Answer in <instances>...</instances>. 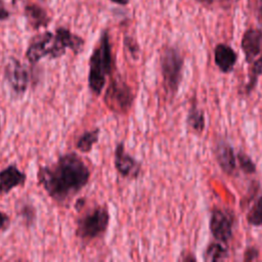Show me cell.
Wrapping results in <instances>:
<instances>
[{"label":"cell","instance_id":"cell-1","mask_svg":"<svg viewBox=\"0 0 262 262\" xmlns=\"http://www.w3.org/2000/svg\"><path fill=\"white\" fill-rule=\"evenodd\" d=\"M91 172L84 160L76 152H67L37 173L39 185L56 203L71 201L89 182Z\"/></svg>","mask_w":262,"mask_h":262},{"label":"cell","instance_id":"cell-2","mask_svg":"<svg viewBox=\"0 0 262 262\" xmlns=\"http://www.w3.org/2000/svg\"><path fill=\"white\" fill-rule=\"evenodd\" d=\"M114 69L115 59L110 37L107 32L104 31L89 58L88 87L94 95L99 96L101 94L106 79L113 74Z\"/></svg>","mask_w":262,"mask_h":262},{"label":"cell","instance_id":"cell-3","mask_svg":"<svg viewBox=\"0 0 262 262\" xmlns=\"http://www.w3.org/2000/svg\"><path fill=\"white\" fill-rule=\"evenodd\" d=\"M184 58L174 46L165 47L160 55V70L167 93L174 97L179 90L183 78Z\"/></svg>","mask_w":262,"mask_h":262},{"label":"cell","instance_id":"cell-4","mask_svg":"<svg viewBox=\"0 0 262 262\" xmlns=\"http://www.w3.org/2000/svg\"><path fill=\"white\" fill-rule=\"evenodd\" d=\"M110 212L105 206H97L77 220L76 235L83 242L102 236L110 224Z\"/></svg>","mask_w":262,"mask_h":262},{"label":"cell","instance_id":"cell-5","mask_svg":"<svg viewBox=\"0 0 262 262\" xmlns=\"http://www.w3.org/2000/svg\"><path fill=\"white\" fill-rule=\"evenodd\" d=\"M103 100L105 105L116 114H126L134 102L132 88L120 77L113 78L106 87Z\"/></svg>","mask_w":262,"mask_h":262},{"label":"cell","instance_id":"cell-6","mask_svg":"<svg viewBox=\"0 0 262 262\" xmlns=\"http://www.w3.org/2000/svg\"><path fill=\"white\" fill-rule=\"evenodd\" d=\"M235 218L232 211L224 208H214L210 214L209 229L213 237L223 244H227L232 235Z\"/></svg>","mask_w":262,"mask_h":262},{"label":"cell","instance_id":"cell-7","mask_svg":"<svg viewBox=\"0 0 262 262\" xmlns=\"http://www.w3.org/2000/svg\"><path fill=\"white\" fill-rule=\"evenodd\" d=\"M84 44L85 41L80 36L73 34L66 28H58L54 34L49 56L50 58L61 57L64 55L68 48L71 49L75 54H79L82 52Z\"/></svg>","mask_w":262,"mask_h":262},{"label":"cell","instance_id":"cell-8","mask_svg":"<svg viewBox=\"0 0 262 262\" xmlns=\"http://www.w3.org/2000/svg\"><path fill=\"white\" fill-rule=\"evenodd\" d=\"M4 79L17 96H23L28 90L29 72L15 57H10L7 61L4 68Z\"/></svg>","mask_w":262,"mask_h":262},{"label":"cell","instance_id":"cell-9","mask_svg":"<svg viewBox=\"0 0 262 262\" xmlns=\"http://www.w3.org/2000/svg\"><path fill=\"white\" fill-rule=\"evenodd\" d=\"M114 165L117 172L124 178L136 179L141 173V163L125 150L123 141L116 146Z\"/></svg>","mask_w":262,"mask_h":262},{"label":"cell","instance_id":"cell-10","mask_svg":"<svg viewBox=\"0 0 262 262\" xmlns=\"http://www.w3.org/2000/svg\"><path fill=\"white\" fill-rule=\"evenodd\" d=\"M213 154L219 168L224 174L228 176L235 175L237 170L236 155L232 145L228 141L219 139L213 147Z\"/></svg>","mask_w":262,"mask_h":262},{"label":"cell","instance_id":"cell-11","mask_svg":"<svg viewBox=\"0 0 262 262\" xmlns=\"http://www.w3.org/2000/svg\"><path fill=\"white\" fill-rule=\"evenodd\" d=\"M54 35L51 32H45L41 35L36 36L28 46L26 51V58L35 64L40 61L43 57L49 56Z\"/></svg>","mask_w":262,"mask_h":262},{"label":"cell","instance_id":"cell-12","mask_svg":"<svg viewBox=\"0 0 262 262\" xmlns=\"http://www.w3.org/2000/svg\"><path fill=\"white\" fill-rule=\"evenodd\" d=\"M241 47L247 63H252L262 51V32L258 29H248L243 35Z\"/></svg>","mask_w":262,"mask_h":262},{"label":"cell","instance_id":"cell-13","mask_svg":"<svg viewBox=\"0 0 262 262\" xmlns=\"http://www.w3.org/2000/svg\"><path fill=\"white\" fill-rule=\"evenodd\" d=\"M27 181V175L15 165L11 164L0 171V194H7L12 189L23 186Z\"/></svg>","mask_w":262,"mask_h":262},{"label":"cell","instance_id":"cell-14","mask_svg":"<svg viewBox=\"0 0 262 262\" xmlns=\"http://www.w3.org/2000/svg\"><path fill=\"white\" fill-rule=\"evenodd\" d=\"M237 61V54L234 49L225 44L219 43L214 48V62L220 72L231 73Z\"/></svg>","mask_w":262,"mask_h":262},{"label":"cell","instance_id":"cell-15","mask_svg":"<svg viewBox=\"0 0 262 262\" xmlns=\"http://www.w3.org/2000/svg\"><path fill=\"white\" fill-rule=\"evenodd\" d=\"M25 13H26L27 19L29 21V25L34 30H38L40 28L47 27V25L50 21V17L48 16L45 9H43L42 7L35 5V4L27 5L25 8Z\"/></svg>","mask_w":262,"mask_h":262},{"label":"cell","instance_id":"cell-16","mask_svg":"<svg viewBox=\"0 0 262 262\" xmlns=\"http://www.w3.org/2000/svg\"><path fill=\"white\" fill-rule=\"evenodd\" d=\"M15 213L17 218L26 227H31L37 219V211L35 206L28 200H18L15 203Z\"/></svg>","mask_w":262,"mask_h":262},{"label":"cell","instance_id":"cell-17","mask_svg":"<svg viewBox=\"0 0 262 262\" xmlns=\"http://www.w3.org/2000/svg\"><path fill=\"white\" fill-rule=\"evenodd\" d=\"M186 123L190 131L195 134H202L206 128L205 113L198 105H191L188 110Z\"/></svg>","mask_w":262,"mask_h":262},{"label":"cell","instance_id":"cell-18","mask_svg":"<svg viewBox=\"0 0 262 262\" xmlns=\"http://www.w3.org/2000/svg\"><path fill=\"white\" fill-rule=\"evenodd\" d=\"M224 245L225 244L218 241L210 243L204 252V260L207 262L226 260L228 258V250Z\"/></svg>","mask_w":262,"mask_h":262},{"label":"cell","instance_id":"cell-19","mask_svg":"<svg viewBox=\"0 0 262 262\" xmlns=\"http://www.w3.org/2000/svg\"><path fill=\"white\" fill-rule=\"evenodd\" d=\"M262 75V54L257 57L252 63H250V69L248 72V82L244 87V93H252L259 81L260 76Z\"/></svg>","mask_w":262,"mask_h":262},{"label":"cell","instance_id":"cell-20","mask_svg":"<svg viewBox=\"0 0 262 262\" xmlns=\"http://www.w3.org/2000/svg\"><path fill=\"white\" fill-rule=\"evenodd\" d=\"M100 130L99 128H95L89 131H85L77 140L76 147L81 152H89L93 148V145L98 142Z\"/></svg>","mask_w":262,"mask_h":262},{"label":"cell","instance_id":"cell-21","mask_svg":"<svg viewBox=\"0 0 262 262\" xmlns=\"http://www.w3.org/2000/svg\"><path fill=\"white\" fill-rule=\"evenodd\" d=\"M246 219L252 226H262V195H260L252 205L246 215Z\"/></svg>","mask_w":262,"mask_h":262},{"label":"cell","instance_id":"cell-22","mask_svg":"<svg viewBox=\"0 0 262 262\" xmlns=\"http://www.w3.org/2000/svg\"><path fill=\"white\" fill-rule=\"evenodd\" d=\"M236 162H237V166L238 168L245 173V174H255L257 171V167L255 162L253 161V159L246 154L245 151L239 150L236 154Z\"/></svg>","mask_w":262,"mask_h":262},{"label":"cell","instance_id":"cell-23","mask_svg":"<svg viewBox=\"0 0 262 262\" xmlns=\"http://www.w3.org/2000/svg\"><path fill=\"white\" fill-rule=\"evenodd\" d=\"M124 43H125V46H126L128 52L131 54V56H132L134 59L137 58L138 55H139V51H140L137 42H136L133 38H131V37H129V36H126V37L124 38Z\"/></svg>","mask_w":262,"mask_h":262},{"label":"cell","instance_id":"cell-24","mask_svg":"<svg viewBox=\"0 0 262 262\" xmlns=\"http://www.w3.org/2000/svg\"><path fill=\"white\" fill-rule=\"evenodd\" d=\"M260 257V251L257 247L255 246H251V247H248L246 248L245 252H244V255H243V260L244 261H256L258 260Z\"/></svg>","mask_w":262,"mask_h":262},{"label":"cell","instance_id":"cell-25","mask_svg":"<svg viewBox=\"0 0 262 262\" xmlns=\"http://www.w3.org/2000/svg\"><path fill=\"white\" fill-rule=\"evenodd\" d=\"M11 224L10 217L3 211L0 210V232H4L9 229Z\"/></svg>","mask_w":262,"mask_h":262},{"label":"cell","instance_id":"cell-26","mask_svg":"<svg viewBox=\"0 0 262 262\" xmlns=\"http://www.w3.org/2000/svg\"><path fill=\"white\" fill-rule=\"evenodd\" d=\"M178 260L180 261H184V262H187V261H196V257L190 253V252H186V253H182L180 255V257L178 258Z\"/></svg>","mask_w":262,"mask_h":262},{"label":"cell","instance_id":"cell-27","mask_svg":"<svg viewBox=\"0 0 262 262\" xmlns=\"http://www.w3.org/2000/svg\"><path fill=\"white\" fill-rule=\"evenodd\" d=\"M8 16H9V12L4 7L0 6V20H4L8 18Z\"/></svg>","mask_w":262,"mask_h":262},{"label":"cell","instance_id":"cell-28","mask_svg":"<svg viewBox=\"0 0 262 262\" xmlns=\"http://www.w3.org/2000/svg\"><path fill=\"white\" fill-rule=\"evenodd\" d=\"M258 21L262 25V0H259V5H258V13H257Z\"/></svg>","mask_w":262,"mask_h":262},{"label":"cell","instance_id":"cell-29","mask_svg":"<svg viewBox=\"0 0 262 262\" xmlns=\"http://www.w3.org/2000/svg\"><path fill=\"white\" fill-rule=\"evenodd\" d=\"M84 203H85V199H78L76 201V204H75V209L80 211L81 208L84 206Z\"/></svg>","mask_w":262,"mask_h":262},{"label":"cell","instance_id":"cell-30","mask_svg":"<svg viewBox=\"0 0 262 262\" xmlns=\"http://www.w3.org/2000/svg\"><path fill=\"white\" fill-rule=\"evenodd\" d=\"M198 3L202 4V5H205V6H209L213 3V0H195Z\"/></svg>","mask_w":262,"mask_h":262},{"label":"cell","instance_id":"cell-31","mask_svg":"<svg viewBox=\"0 0 262 262\" xmlns=\"http://www.w3.org/2000/svg\"><path fill=\"white\" fill-rule=\"evenodd\" d=\"M112 2L114 3H117V4H120V5H126L128 3L129 0H111Z\"/></svg>","mask_w":262,"mask_h":262},{"label":"cell","instance_id":"cell-32","mask_svg":"<svg viewBox=\"0 0 262 262\" xmlns=\"http://www.w3.org/2000/svg\"><path fill=\"white\" fill-rule=\"evenodd\" d=\"M0 132H1V117H0Z\"/></svg>","mask_w":262,"mask_h":262},{"label":"cell","instance_id":"cell-33","mask_svg":"<svg viewBox=\"0 0 262 262\" xmlns=\"http://www.w3.org/2000/svg\"><path fill=\"white\" fill-rule=\"evenodd\" d=\"M40 1H44V0H40Z\"/></svg>","mask_w":262,"mask_h":262}]
</instances>
